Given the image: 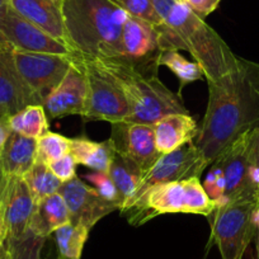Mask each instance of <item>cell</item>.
<instances>
[{
	"label": "cell",
	"mask_w": 259,
	"mask_h": 259,
	"mask_svg": "<svg viewBox=\"0 0 259 259\" xmlns=\"http://www.w3.org/2000/svg\"><path fill=\"white\" fill-rule=\"evenodd\" d=\"M207 166H210V164L206 161L193 141L181 146L171 153L163 154L158 161L146 171L141 179L136 194L124 207L131 205L136 198L140 197L141 194L154 186L189 178H200Z\"/></svg>",
	"instance_id": "cell-9"
},
{
	"label": "cell",
	"mask_w": 259,
	"mask_h": 259,
	"mask_svg": "<svg viewBox=\"0 0 259 259\" xmlns=\"http://www.w3.org/2000/svg\"><path fill=\"white\" fill-rule=\"evenodd\" d=\"M249 160H250V178L256 189V202L259 201V130L251 133Z\"/></svg>",
	"instance_id": "cell-34"
},
{
	"label": "cell",
	"mask_w": 259,
	"mask_h": 259,
	"mask_svg": "<svg viewBox=\"0 0 259 259\" xmlns=\"http://www.w3.org/2000/svg\"><path fill=\"white\" fill-rule=\"evenodd\" d=\"M122 45L123 57L121 59L141 69L158 70V60L163 52L158 27L128 16L122 29Z\"/></svg>",
	"instance_id": "cell-13"
},
{
	"label": "cell",
	"mask_w": 259,
	"mask_h": 259,
	"mask_svg": "<svg viewBox=\"0 0 259 259\" xmlns=\"http://www.w3.org/2000/svg\"><path fill=\"white\" fill-rule=\"evenodd\" d=\"M41 259H42V258H41ZM44 259H57V255L54 256V253H52V250H51L49 254H47L46 256H45Z\"/></svg>",
	"instance_id": "cell-42"
},
{
	"label": "cell",
	"mask_w": 259,
	"mask_h": 259,
	"mask_svg": "<svg viewBox=\"0 0 259 259\" xmlns=\"http://www.w3.org/2000/svg\"><path fill=\"white\" fill-rule=\"evenodd\" d=\"M208 197L215 202L216 208L225 205V189L226 182L223 169L216 163L211 164V169L202 184Z\"/></svg>",
	"instance_id": "cell-31"
},
{
	"label": "cell",
	"mask_w": 259,
	"mask_h": 259,
	"mask_svg": "<svg viewBox=\"0 0 259 259\" xmlns=\"http://www.w3.org/2000/svg\"><path fill=\"white\" fill-rule=\"evenodd\" d=\"M0 259H11V248L8 239L0 236Z\"/></svg>",
	"instance_id": "cell-37"
},
{
	"label": "cell",
	"mask_w": 259,
	"mask_h": 259,
	"mask_svg": "<svg viewBox=\"0 0 259 259\" xmlns=\"http://www.w3.org/2000/svg\"><path fill=\"white\" fill-rule=\"evenodd\" d=\"M37 160V140L12 131L0 151V165L6 177H23Z\"/></svg>",
	"instance_id": "cell-20"
},
{
	"label": "cell",
	"mask_w": 259,
	"mask_h": 259,
	"mask_svg": "<svg viewBox=\"0 0 259 259\" xmlns=\"http://www.w3.org/2000/svg\"><path fill=\"white\" fill-rule=\"evenodd\" d=\"M23 179L36 205L49 196L59 193L62 184V182L52 173L47 164L37 160L34 165L24 174Z\"/></svg>",
	"instance_id": "cell-26"
},
{
	"label": "cell",
	"mask_w": 259,
	"mask_h": 259,
	"mask_svg": "<svg viewBox=\"0 0 259 259\" xmlns=\"http://www.w3.org/2000/svg\"><path fill=\"white\" fill-rule=\"evenodd\" d=\"M119 4L128 16L143 19L156 27L163 24V19L156 12L153 0H119Z\"/></svg>",
	"instance_id": "cell-30"
},
{
	"label": "cell",
	"mask_w": 259,
	"mask_h": 259,
	"mask_svg": "<svg viewBox=\"0 0 259 259\" xmlns=\"http://www.w3.org/2000/svg\"><path fill=\"white\" fill-rule=\"evenodd\" d=\"M11 128H9L8 119L0 118V151L3 149L4 144H6L7 139H8L9 134H11Z\"/></svg>",
	"instance_id": "cell-36"
},
{
	"label": "cell",
	"mask_w": 259,
	"mask_h": 259,
	"mask_svg": "<svg viewBox=\"0 0 259 259\" xmlns=\"http://www.w3.org/2000/svg\"><path fill=\"white\" fill-rule=\"evenodd\" d=\"M49 168L51 169L52 173L62 182H69L76 177V165L78 163L75 161L74 156L71 154L62 156V158L57 159V160L52 161V163L47 164Z\"/></svg>",
	"instance_id": "cell-33"
},
{
	"label": "cell",
	"mask_w": 259,
	"mask_h": 259,
	"mask_svg": "<svg viewBox=\"0 0 259 259\" xmlns=\"http://www.w3.org/2000/svg\"><path fill=\"white\" fill-rule=\"evenodd\" d=\"M246 259H256L255 256L253 255V253H251V250H246Z\"/></svg>",
	"instance_id": "cell-43"
},
{
	"label": "cell",
	"mask_w": 259,
	"mask_h": 259,
	"mask_svg": "<svg viewBox=\"0 0 259 259\" xmlns=\"http://www.w3.org/2000/svg\"><path fill=\"white\" fill-rule=\"evenodd\" d=\"M250 136L251 134L241 136L213 160V163L220 165L225 177L226 203L238 201L255 202L256 200V189L250 178Z\"/></svg>",
	"instance_id": "cell-11"
},
{
	"label": "cell",
	"mask_w": 259,
	"mask_h": 259,
	"mask_svg": "<svg viewBox=\"0 0 259 259\" xmlns=\"http://www.w3.org/2000/svg\"><path fill=\"white\" fill-rule=\"evenodd\" d=\"M91 183L94 184V189L101 194L104 200L113 202L118 206V210L121 208V198H119L118 191H117L116 186L112 182L111 177L108 173H101V171H96L93 174H88L85 176Z\"/></svg>",
	"instance_id": "cell-32"
},
{
	"label": "cell",
	"mask_w": 259,
	"mask_h": 259,
	"mask_svg": "<svg viewBox=\"0 0 259 259\" xmlns=\"http://www.w3.org/2000/svg\"><path fill=\"white\" fill-rule=\"evenodd\" d=\"M114 153L113 144L109 139L103 143L92 141L84 136L70 139V154L76 163L94 171L108 173Z\"/></svg>",
	"instance_id": "cell-22"
},
{
	"label": "cell",
	"mask_w": 259,
	"mask_h": 259,
	"mask_svg": "<svg viewBox=\"0 0 259 259\" xmlns=\"http://www.w3.org/2000/svg\"><path fill=\"white\" fill-rule=\"evenodd\" d=\"M4 181H6V176H4L3 169H2V165H0V192H2V189H3Z\"/></svg>",
	"instance_id": "cell-40"
},
{
	"label": "cell",
	"mask_w": 259,
	"mask_h": 259,
	"mask_svg": "<svg viewBox=\"0 0 259 259\" xmlns=\"http://www.w3.org/2000/svg\"><path fill=\"white\" fill-rule=\"evenodd\" d=\"M121 85L128 103L126 121L155 124L163 117L174 113L188 114L182 96L173 93L159 79L158 70L141 69L123 59H97Z\"/></svg>",
	"instance_id": "cell-4"
},
{
	"label": "cell",
	"mask_w": 259,
	"mask_h": 259,
	"mask_svg": "<svg viewBox=\"0 0 259 259\" xmlns=\"http://www.w3.org/2000/svg\"><path fill=\"white\" fill-rule=\"evenodd\" d=\"M0 236L7 239V231H6V225H4V219H3V211L0 207Z\"/></svg>",
	"instance_id": "cell-39"
},
{
	"label": "cell",
	"mask_w": 259,
	"mask_h": 259,
	"mask_svg": "<svg viewBox=\"0 0 259 259\" xmlns=\"http://www.w3.org/2000/svg\"><path fill=\"white\" fill-rule=\"evenodd\" d=\"M68 223H70L68 206L61 194L55 193L37 203L28 230L47 239Z\"/></svg>",
	"instance_id": "cell-21"
},
{
	"label": "cell",
	"mask_w": 259,
	"mask_h": 259,
	"mask_svg": "<svg viewBox=\"0 0 259 259\" xmlns=\"http://www.w3.org/2000/svg\"><path fill=\"white\" fill-rule=\"evenodd\" d=\"M108 176L111 177L112 182L118 191L119 198H121V208H119L121 211L136 194L144 173L138 165L122 158L119 154L114 153L111 166H109Z\"/></svg>",
	"instance_id": "cell-23"
},
{
	"label": "cell",
	"mask_w": 259,
	"mask_h": 259,
	"mask_svg": "<svg viewBox=\"0 0 259 259\" xmlns=\"http://www.w3.org/2000/svg\"><path fill=\"white\" fill-rule=\"evenodd\" d=\"M177 2H186V0H177Z\"/></svg>",
	"instance_id": "cell-44"
},
{
	"label": "cell",
	"mask_w": 259,
	"mask_h": 259,
	"mask_svg": "<svg viewBox=\"0 0 259 259\" xmlns=\"http://www.w3.org/2000/svg\"><path fill=\"white\" fill-rule=\"evenodd\" d=\"M70 154V139L47 131L37 139V161L50 164Z\"/></svg>",
	"instance_id": "cell-28"
},
{
	"label": "cell",
	"mask_w": 259,
	"mask_h": 259,
	"mask_svg": "<svg viewBox=\"0 0 259 259\" xmlns=\"http://www.w3.org/2000/svg\"><path fill=\"white\" fill-rule=\"evenodd\" d=\"M47 239L28 233L17 240H8L11 259H41L42 249Z\"/></svg>",
	"instance_id": "cell-29"
},
{
	"label": "cell",
	"mask_w": 259,
	"mask_h": 259,
	"mask_svg": "<svg viewBox=\"0 0 259 259\" xmlns=\"http://www.w3.org/2000/svg\"><path fill=\"white\" fill-rule=\"evenodd\" d=\"M0 207L8 240H17L28 233L36 202L23 177H6L0 192Z\"/></svg>",
	"instance_id": "cell-15"
},
{
	"label": "cell",
	"mask_w": 259,
	"mask_h": 259,
	"mask_svg": "<svg viewBox=\"0 0 259 259\" xmlns=\"http://www.w3.org/2000/svg\"><path fill=\"white\" fill-rule=\"evenodd\" d=\"M13 59L22 79L41 101L42 106L73 64L71 55L37 54L14 49Z\"/></svg>",
	"instance_id": "cell-8"
},
{
	"label": "cell",
	"mask_w": 259,
	"mask_h": 259,
	"mask_svg": "<svg viewBox=\"0 0 259 259\" xmlns=\"http://www.w3.org/2000/svg\"><path fill=\"white\" fill-rule=\"evenodd\" d=\"M186 3L194 13L205 19L208 14L218 8L221 0H186Z\"/></svg>",
	"instance_id": "cell-35"
},
{
	"label": "cell",
	"mask_w": 259,
	"mask_h": 259,
	"mask_svg": "<svg viewBox=\"0 0 259 259\" xmlns=\"http://www.w3.org/2000/svg\"><path fill=\"white\" fill-rule=\"evenodd\" d=\"M87 79V108L81 117L85 121L116 123L130 116L128 103L118 81L94 57L75 54Z\"/></svg>",
	"instance_id": "cell-6"
},
{
	"label": "cell",
	"mask_w": 259,
	"mask_h": 259,
	"mask_svg": "<svg viewBox=\"0 0 259 259\" xmlns=\"http://www.w3.org/2000/svg\"><path fill=\"white\" fill-rule=\"evenodd\" d=\"M69 44L94 59L123 57L122 29L128 14L119 0H61Z\"/></svg>",
	"instance_id": "cell-3"
},
{
	"label": "cell",
	"mask_w": 259,
	"mask_h": 259,
	"mask_svg": "<svg viewBox=\"0 0 259 259\" xmlns=\"http://www.w3.org/2000/svg\"><path fill=\"white\" fill-rule=\"evenodd\" d=\"M9 8V0H0V16H3ZM0 46H9L6 41H4L3 36L0 34Z\"/></svg>",
	"instance_id": "cell-38"
},
{
	"label": "cell",
	"mask_w": 259,
	"mask_h": 259,
	"mask_svg": "<svg viewBox=\"0 0 259 259\" xmlns=\"http://www.w3.org/2000/svg\"><path fill=\"white\" fill-rule=\"evenodd\" d=\"M154 133L156 148L163 155L196 140L200 127L189 113H174L156 122L154 124Z\"/></svg>",
	"instance_id": "cell-19"
},
{
	"label": "cell",
	"mask_w": 259,
	"mask_h": 259,
	"mask_svg": "<svg viewBox=\"0 0 259 259\" xmlns=\"http://www.w3.org/2000/svg\"><path fill=\"white\" fill-rule=\"evenodd\" d=\"M253 201L229 202L216 208L210 216V243L216 244L221 259H243L249 244L256 235Z\"/></svg>",
	"instance_id": "cell-7"
},
{
	"label": "cell",
	"mask_w": 259,
	"mask_h": 259,
	"mask_svg": "<svg viewBox=\"0 0 259 259\" xmlns=\"http://www.w3.org/2000/svg\"><path fill=\"white\" fill-rule=\"evenodd\" d=\"M91 230L83 225L68 223L57 229L54 236L57 259H81Z\"/></svg>",
	"instance_id": "cell-25"
},
{
	"label": "cell",
	"mask_w": 259,
	"mask_h": 259,
	"mask_svg": "<svg viewBox=\"0 0 259 259\" xmlns=\"http://www.w3.org/2000/svg\"><path fill=\"white\" fill-rule=\"evenodd\" d=\"M73 64L61 83L45 99L44 108L50 119L61 118L69 114L83 116L87 108V79L80 62L71 55Z\"/></svg>",
	"instance_id": "cell-16"
},
{
	"label": "cell",
	"mask_w": 259,
	"mask_h": 259,
	"mask_svg": "<svg viewBox=\"0 0 259 259\" xmlns=\"http://www.w3.org/2000/svg\"><path fill=\"white\" fill-rule=\"evenodd\" d=\"M14 12L62 44H69L61 0H9Z\"/></svg>",
	"instance_id": "cell-18"
},
{
	"label": "cell",
	"mask_w": 259,
	"mask_h": 259,
	"mask_svg": "<svg viewBox=\"0 0 259 259\" xmlns=\"http://www.w3.org/2000/svg\"><path fill=\"white\" fill-rule=\"evenodd\" d=\"M158 64L159 66H166L178 78L179 94L182 93L186 85L197 80H202L205 78V74L200 65L196 61L187 60L177 50H166L161 52Z\"/></svg>",
	"instance_id": "cell-27"
},
{
	"label": "cell",
	"mask_w": 259,
	"mask_h": 259,
	"mask_svg": "<svg viewBox=\"0 0 259 259\" xmlns=\"http://www.w3.org/2000/svg\"><path fill=\"white\" fill-rule=\"evenodd\" d=\"M216 205L207 196L200 178L169 182L149 188L121 211L128 224L140 226L165 213H192L210 218Z\"/></svg>",
	"instance_id": "cell-5"
},
{
	"label": "cell",
	"mask_w": 259,
	"mask_h": 259,
	"mask_svg": "<svg viewBox=\"0 0 259 259\" xmlns=\"http://www.w3.org/2000/svg\"><path fill=\"white\" fill-rule=\"evenodd\" d=\"M31 104H41L16 66L13 49L0 46V118L9 119Z\"/></svg>",
	"instance_id": "cell-17"
},
{
	"label": "cell",
	"mask_w": 259,
	"mask_h": 259,
	"mask_svg": "<svg viewBox=\"0 0 259 259\" xmlns=\"http://www.w3.org/2000/svg\"><path fill=\"white\" fill-rule=\"evenodd\" d=\"M153 3L163 19V24L158 27L163 51L189 52L201 66L207 81L218 80L235 69L238 56L186 2L153 0Z\"/></svg>",
	"instance_id": "cell-2"
},
{
	"label": "cell",
	"mask_w": 259,
	"mask_h": 259,
	"mask_svg": "<svg viewBox=\"0 0 259 259\" xmlns=\"http://www.w3.org/2000/svg\"><path fill=\"white\" fill-rule=\"evenodd\" d=\"M207 84V108L193 143L211 165L238 139L259 130V62L238 56L234 70Z\"/></svg>",
	"instance_id": "cell-1"
},
{
	"label": "cell",
	"mask_w": 259,
	"mask_h": 259,
	"mask_svg": "<svg viewBox=\"0 0 259 259\" xmlns=\"http://www.w3.org/2000/svg\"><path fill=\"white\" fill-rule=\"evenodd\" d=\"M111 124L112 134L109 140L113 144L114 151L138 165L145 176L161 156L156 148L154 124L130 121H119Z\"/></svg>",
	"instance_id": "cell-10"
},
{
	"label": "cell",
	"mask_w": 259,
	"mask_h": 259,
	"mask_svg": "<svg viewBox=\"0 0 259 259\" xmlns=\"http://www.w3.org/2000/svg\"><path fill=\"white\" fill-rule=\"evenodd\" d=\"M59 193L68 206L70 223L83 225L92 230L107 215L118 210V206L104 200L101 194L75 177L61 184Z\"/></svg>",
	"instance_id": "cell-14"
},
{
	"label": "cell",
	"mask_w": 259,
	"mask_h": 259,
	"mask_svg": "<svg viewBox=\"0 0 259 259\" xmlns=\"http://www.w3.org/2000/svg\"><path fill=\"white\" fill-rule=\"evenodd\" d=\"M256 259H259V228L256 230Z\"/></svg>",
	"instance_id": "cell-41"
},
{
	"label": "cell",
	"mask_w": 259,
	"mask_h": 259,
	"mask_svg": "<svg viewBox=\"0 0 259 259\" xmlns=\"http://www.w3.org/2000/svg\"><path fill=\"white\" fill-rule=\"evenodd\" d=\"M0 34L12 49L19 51L52 55L75 54L71 47L47 34L19 16L11 7L3 16H0Z\"/></svg>",
	"instance_id": "cell-12"
},
{
	"label": "cell",
	"mask_w": 259,
	"mask_h": 259,
	"mask_svg": "<svg viewBox=\"0 0 259 259\" xmlns=\"http://www.w3.org/2000/svg\"><path fill=\"white\" fill-rule=\"evenodd\" d=\"M11 131L29 139L41 138L49 131V117L41 104H31L8 119Z\"/></svg>",
	"instance_id": "cell-24"
}]
</instances>
